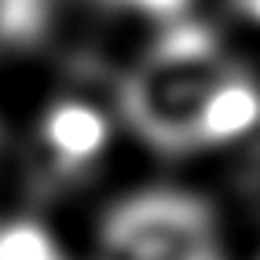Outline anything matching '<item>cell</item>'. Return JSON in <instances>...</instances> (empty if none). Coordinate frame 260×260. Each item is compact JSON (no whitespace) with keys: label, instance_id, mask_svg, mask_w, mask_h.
Instances as JSON below:
<instances>
[{"label":"cell","instance_id":"obj_4","mask_svg":"<svg viewBox=\"0 0 260 260\" xmlns=\"http://www.w3.org/2000/svg\"><path fill=\"white\" fill-rule=\"evenodd\" d=\"M0 260H62V253L41 223L19 220L0 228Z\"/></svg>","mask_w":260,"mask_h":260},{"label":"cell","instance_id":"obj_1","mask_svg":"<svg viewBox=\"0 0 260 260\" xmlns=\"http://www.w3.org/2000/svg\"><path fill=\"white\" fill-rule=\"evenodd\" d=\"M242 66L202 26L169 29L121 84V114L150 147L187 154L205 147L213 99Z\"/></svg>","mask_w":260,"mask_h":260},{"label":"cell","instance_id":"obj_2","mask_svg":"<svg viewBox=\"0 0 260 260\" xmlns=\"http://www.w3.org/2000/svg\"><path fill=\"white\" fill-rule=\"evenodd\" d=\"M99 260H223L213 209L183 190H143L99 228Z\"/></svg>","mask_w":260,"mask_h":260},{"label":"cell","instance_id":"obj_3","mask_svg":"<svg viewBox=\"0 0 260 260\" xmlns=\"http://www.w3.org/2000/svg\"><path fill=\"white\" fill-rule=\"evenodd\" d=\"M110 143V121L84 99H59L41 117V154L55 176L92 169Z\"/></svg>","mask_w":260,"mask_h":260},{"label":"cell","instance_id":"obj_5","mask_svg":"<svg viewBox=\"0 0 260 260\" xmlns=\"http://www.w3.org/2000/svg\"><path fill=\"white\" fill-rule=\"evenodd\" d=\"M103 4L132 8V11H147V15H172V11H180L187 0H103Z\"/></svg>","mask_w":260,"mask_h":260}]
</instances>
